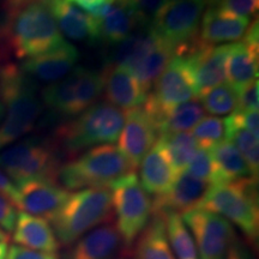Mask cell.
Listing matches in <instances>:
<instances>
[{
  "label": "cell",
  "instance_id": "cell-1",
  "mask_svg": "<svg viewBox=\"0 0 259 259\" xmlns=\"http://www.w3.org/2000/svg\"><path fill=\"white\" fill-rule=\"evenodd\" d=\"M65 40L48 3H32L9 16L0 29V65L53 50Z\"/></svg>",
  "mask_w": 259,
  "mask_h": 259
},
{
  "label": "cell",
  "instance_id": "cell-2",
  "mask_svg": "<svg viewBox=\"0 0 259 259\" xmlns=\"http://www.w3.org/2000/svg\"><path fill=\"white\" fill-rule=\"evenodd\" d=\"M0 101L4 120L0 122V151L34 130L44 111L36 83L29 79L14 63L0 65Z\"/></svg>",
  "mask_w": 259,
  "mask_h": 259
},
{
  "label": "cell",
  "instance_id": "cell-3",
  "mask_svg": "<svg viewBox=\"0 0 259 259\" xmlns=\"http://www.w3.org/2000/svg\"><path fill=\"white\" fill-rule=\"evenodd\" d=\"M124 121L125 112L122 109L108 102H97L76 119L58 126L52 139L63 156L73 158L80 151L114 143Z\"/></svg>",
  "mask_w": 259,
  "mask_h": 259
},
{
  "label": "cell",
  "instance_id": "cell-4",
  "mask_svg": "<svg viewBox=\"0 0 259 259\" xmlns=\"http://www.w3.org/2000/svg\"><path fill=\"white\" fill-rule=\"evenodd\" d=\"M134 170L120 149L113 144H102L63 162L57 183L67 191L111 186Z\"/></svg>",
  "mask_w": 259,
  "mask_h": 259
},
{
  "label": "cell",
  "instance_id": "cell-5",
  "mask_svg": "<svg viewBox=\"0 0 259 259\" xmlns=\"http://www.w3.org/2000/svg\"><path fill=\"white\" fill-rule=\"evenodd\" d=\"M197 208L219 213L238 227L252 246L259 238V200L257 179L210 185Z\"/></svg>",
  "mask_w": 259,
  "mask_h": 259
},
{
  "label": "cell",
  "instance_id": "cell-6",
  "mask_svg": "<svg viewBox=\"0 0 259 259\" xmlns=\"http://www.w3.org/2000/svg\"><path fill=\"white\" fill-rule=\"evenodd\" d=\"M113 216L109 186L89 187L72 193L52 220L60 246H70L96 227L109 222Z\"/></svg>",
  "mask_w": 259,
  "mask_h": 259
},
{
  "label": "cell",
  "instance_id": "cell-7",
  "mask_svg": "<svg viewBox=\"0 0 259 259\" xmlns=\"http://www.w3.org/2000/svg\"><path fill=\"white\" fill-rule=\"evenodd\" d=\"M63 154L52 138L27 137L0 151V170L16 184L27 180L57 183Z\"/></svg>",
  "mask_w": 259,
  "mask_h": 259
},
{
  "label": "cell",
  "instance_id": "cell-8",
  "mask_svg": "<svg viewBox=\"0 0 259 259\" xmlns=\"http://www.w3.org/2000/svg\"><path fill=\"white\" fill-rule=\"evenodd\" d=\"M102 92V73L79 66L65 78L47 85L40 97L44 107L54 115L70 118L95 105Z\"/></svg>",
  "mask_w": 259,
  "mask_h": 259
},
{
  "label": "cell",
  "instance_id": "cell-9",
  "mask_svg": "<svg viewBox=\"0 0 259 259\" xmlns=\"http://www.w3.org/2000/svg\"><path fill=\"white\" fill-rule=\"evenodd\" d=\"M109 189L112 208L116 216V229L125 247H130L150 221L153 202L135 173L114 181Z\"/></svg>",
  "mask_w": 259,
  "mask_h": 259
},
{
  "label": "cell",
  "instance_id": "cell-10",
  "mask_svg": "<svg viewBox=\"0 0 259 259\" xmlns=\"http://www.w3.org/2000/svg\"><path fill=\"white\" fill-rule=\"evenodd\" d=\"M153 87L154 90L148 94L142 107L151 116L157 131L162 118L168 111L198 95L189 63L179 56L171 57Z\"/></svg>",
  "mask_w": 259,
  "mask_h": 259
},
{
  "label": "cell",
  "instance_id": "cell-11",
  "mask_svg": "<svg viewBox=\"0 0 259 259\" xmlns=\"http://www.w3.org/2000/svg\"><path fill=\"white\" fill-rule=\"evenodd\" d=\"M204 8L197 0H167L154 16L151 27L174 53L184 51L198 38Z\"/></svg>",
  "mask_w": 259,
  "mask_h": 259
},
{
  "label": "cell",
  "instance_id": "cell-12",
  "mask_svg": "<svg viewBox=\"0 0 259 259\" xmlns=\"http://www.w3.org/2000/svg\"><path fill=\"white\" fill-rule=\"evenodd\" d=\"M181 219L192 235L199 259H226L229 246L236 238L231 222L202 208L183 213Z\"/></svg>",
  "mask_w": 259,
  "mask_h": 259
},
{
  "label": "cell",
  "instance_id": "cell-13",
  "mask_svg": "<svg viewBox=\"0 0 259 259\" xmlns=\"http://www.w3.org/2000/svg\"><path fill=\"white\" fill-rule=\"evenodd\" d=\"M16 187V206L24 212L51 222L71 196L69 191L50 180H27L17 184Z\"/></svg>",
  "mask_w": 259,
  "mask_h": 259
},
{
  "label": "cell",
  "instance_id": "cell-14",
  "mask_svg": "<svg viewBox=\"0 0 259 259\" xmlns=\"http://www.w3.org/2000/svg\"><path fill=\"white\" fill-rule=\"evenodd\" d=\"M97 41L118 45L136 29L150 21L134 0H113L96 16Z\"/></svg>",
  "mask_w": 259,
  "mask_h": 259
},
{
  "label": "cell",
  "instance_id": "cell-15",
  "mask_svg": "<svg viewBox=\"0 0 259 259\" xmlns=\"http://www.w3.org/2000/svg\"><path fill=\"white\" fill-rule=\"evenodd\" d=\"M79 59V52L64 41L53 50L22 61L19 70L34 83L53 84L65 78Z\"/></svg>",
  "mask_w": 259,
  "mask_h": 259
},
{
  "label": "cell",
  "instance_id": "cell-16",
  "mask_svg": "<svg viewBox=\"0 0 259 259\" xmlns=\"http://www.w3.org/2000/svg\"><path fill=\"white\" fill-rule=\"evenodd\" d=\"M157 139L158 131L156 125L143 107H138L125 113V121L120 132L118 148L135 169Z\"/></svg>",
  "mask_w": 259,
  "mask_h": 259
},
{
  "label": "cell",
  "instance_id": "cell-17",
  "mask_svg": "<svg viewBox=\"0 0 259 259\" xmlns=\"http://www.w3.org/2000/svg\"><path fill=\"white\" fill-rule=\"evenodd\" d=\"M209 186L208 181L197 179L186 170L180 171L174 184L166 193L155 196L153 200V215H183L197 208L205 196Z\"/></svg>",
  "mask_w": 259,
  "mask_h": 259
},
{
  "label": "cell",
  "instance_id": "cell-18",
  "mask_svg": "<svg viewBox=\"0 0 259 259\" xmlns=\"http://www.w3.org/2000/svg\"><path fill=\"white\" fill-rule=\"evenodd\" d=\"M231 45L206 46L199 48L185 57L192 73L198 95L213 87L220 85L226 78V66Z\"/></svg>",
  "mask_w": 259,
  "mask_h": 259
},
{
  "label": "cell",
  "instance_id": "cell-19",
  "mask_svg": "<svg viewBox=\"0 0 259 259\" xmlns=\"http://www.w3.org/2000/svg\"><path fill=\"white\" fill-rule=\"evenodd\" d=\"M103 94L111 105L122 111H131L143 106L148 92L127 69L118 65L107 64L103 70Z\"/></svg>",
  "mask_w": 259,
  "mask_h": 259
},
{
  "label": "cell",
  "instance_id": "cell-20",
  "mask_svg": "<svg viewBox=\"0 0 259 259\" xmlns=\"http://www.w3.org/2000/svg\"><path fill=\"white\" fill-rule=\"evenodd\" d=\"M121 236L111 221L96 227L74 241L63 259H114L120 252Z\"/></svg>",
  "mask_w": 259,
  "mask_h": 259
},
{
  "label": "cell",
  "instance_id": "cell-21",
  "mask_svg": "<svg viewBox=\"0 0 259 259\" xmlns=\"http://www.w3.org/2000/svg\"><path fill=\"white\" fill-rule=\"evenodd\" d=\"M139 168L141 185L148 193L154 196L166 193L178 177L169 154L160 138L145 154Z\"/></svg>",
  "mask_w": 259,
  "mask_h": 259
},
{
  "label": "cell",
  "instance_id": "cell-22",
  "mask_svg": "<svg viewBox=\"0 0 259 259\" xmlns=\"http://www.w3.org/2000/svg\"><path fill=\"white\" fill-rule=\"evenodd\" d=\"M60 32L67 38L79 42H97L95 17L71 4L67 0H51L48 3Z\"/></svg>",
  "mask_w": 259,
  "mask_h": 259
},
{
  "label": "cell",
  "instance_id": "cell-23",
  "mask_svg": "<svg viewBox=\"0 0 259 259\" xmlns=\"http://www.w3.org/2000/svg\"><path fill=\"white\" fill-rule=\"evenodd\" d=\"M251 18L234 17L210 8L200 21L198 38L206 46L240 40L250 27Z\"/></svg>",
  "mask_w": 259,
  "mask_h": 259
},
{
  "label": "cell",
  "instance_id": "cell-24",
  "mask_svg": "<svg viewBox=\"0 0 259 259\" xmlns=\"http://www.w3.org/2000/svg\"><path fill=\"white\" fill-rule=\"evenodd\" d=\"M12 240L15 245L50 253H57L60 247L50 222L24 211L18 212Z\"/></svg>",
  "mask_w": 259,
  "mask_h": 259
},
{
  "label": "cell",
  "instance_id": "cell-25",
  "mask_svg": "<svg viewBox=\"0 0 259 259\" xmlns=\"http://www.w3.org/2000/svg\"><path fill=\"white\" fill-rule=\"evenodd\" d=\"M160 41L161 38L154 31L151 22L149 21L116 45L109 64L118 65L131 71Z\"/></svg>",
  "mask_w": 259,
  "mask_h": 259
},
{
  "label": "cell",
  "instance_id": "cell-26",
  "mask_svg": "<svg viewBox=\"0 0 259 259\" xmlns=\"http://www.w3.org/2000/svg\"><path fill=\"white\" fill-rule=\"evenodd\" d=\"M212 158V178L210 185L231 183V181L252 178L242 155L232 142L223 141L210 148Z\"/></svg>",
  "mask_w": 259,
  "mask_h": 259
},
{
  "label": "cell",
  "instance_id": "cell-27",
  "mask_svg": "<svg viewBox=\"0 0 259 259\" xmlns=\"http://www.w3.org/2000/svg\"><path fill=\"white\" fill-rule=\"evenodd\" d=\"M226 76L228 84L239 92L246 84L257 80L258 50L246 42L231 44L227 59Z\"/></svg>",
  "mask_w": 259,
  "mask_h": 259
},
{
  "label": "cell",
  "instance_id": "cell-28",
  "mask_svg": "<svg viewBox=\"0 0 259 259\" xmlns=\"http://www.w3.org/2000/svg\"><path fill=\"white\" fill-rule=\"evenodd\" d=\"M137 259H176L168 241L166 223L162 216L153 215L139 235Z\"/></svg>",
  "mask_w": 259,
  "mask_h": 259
},
{
  "label": "cell",
  "instance_id": "cell-29",
  "mask_svg": "<svg viewBox=\"0 0 259 259\" xmlns=\"http://www.w3.org/2000/svg\"><path fill=\"white\" fill-rule=\"evenodd\" d=\"M173 56V47L161 40L130 72L134 74L148 93H150L154 83L166 69Z\"/></svg>",
  "mask_w": 259,
  "mask_h": 259
},
{
  "label": "cell",
  "instance_id": "cell-30",
  "mask_svg": "<svg viewBox=\"0 0 259 259\" xmlns=\"http://www.w3.org/2000/svg\"><path fill=\"white\" fill-rule=\"evenodd\" d=\"M202 103L196 100L181 103L163 115L158 126V137L171 132H186L193 128L204 118Z\"/></svg>",
  "mask_w": 259,
  "mask_h": 259
},
{
  "label": "cell",
  "instance_id": "cell-31",
  "mask_svg": "<svg viewBox=\"0 0 259 259\" xmlns=\"http://www.w3.org/2000/svg\"><path fill=\"white\" fill-rule=\"evenodd\" d=\"M226 137H228L242 155L252 178L258 180L259 173V147L258 137L252 135L248 130L242 127L231 115L225 120Z\"/></svg>",
  "mask_w": 259,
  "mask_h": 259
},
{
  "label": "cell",
  "instance_id": "cell-32",
  "mask_svg": "<svg viewBox=\"0 0 259 259\" xmlns=\"http://www.w3.org/2000/svg\"><path fill=\"white\" fill-rule=\"evenodd\" d=\"M162 218L166 223L168 241L176 259H199L192 235L181 219V215L168 213Z\"/></svg>",
  "mask_w": 259,
  "mask_h": 259
},
{
  "label": "cell",
  "instance_id": "cell-33",
  "mask_svg": "<svg viewBox=\"0 0 259 259\" xmlns=\"http://www.w3.org/2000/svg\"><path fill=\"white\" fill-rule=\"evenodd\" d=\"M158 138L161 139L164 148L167 149L178 174L185 170L187 164L190 163V161L192 160L198 150V144L192 134L171 132V134L162 135Z\"/></svg>",
  "mask_w": 259,
  "mask_h": 259
},
{
  "label": "cell",
  "instance_id": "cell-34",
  "mask_svg": "<svg viewBox=\"0 0 259 259\" xmlns=\"http://www.w3.org/2000/svg\"><path fill=\"white\" fill-rule=\"evenodd\" d=\"M238 92L229 84H220L202 94L204 111L213 115H225L235 112L238 107Z\"/></svg>",
  "mask_w": 259,
  "mask_h": 259
},
{
  "label": "cell",
  "instance_id": "cell-35",
  "mask_svg": "<svg viewBox=\"0 0 259 259\" xmlns=\"http://www.w3.org/2000/svg\"><path fill=\"white\" fill-rule=\"evenodd\" d=\"M192 136L199 148L210 149L213 145L221 143L226 138V124L223 119L216 116L203 118L193 127Z\"/></svg>",
  "mask_w": 259,
  "mask_h": 259
},
{
  "label": "cell",
  "instance_id": "cell-36",
  "mask_svg": "<svg viewBox=\"0 0 259 259\" xmlns=\"http://www.w3.org/2000/svg\"><path fill=\"white\" fill-rule=\"evenodd\" d=\"M210 8L234 17H247L257 14L259 0H212Z\"/></svg>",
  "mask_w": 259,
  "mask_h": 259
},
{
  "label": "cell",
  "instance_id": "cell-37",
  "mask_svg": "<svg viewBox=\"0 0 259 259\" xmlns=\"http://www.w3.org/2000/svg\"><path fill=\"white\" fill-rule=\"evenodd\" d=\"M187 173L191 176L197 178V179L208 181L210 184L212 178V158L210 154V149L198 148L196 155H194L190 163L185 168Z\"/></svg>",
  "mask_w": 259,
  "mask_h": 259
},
{
  "label": "cell",
  "instance_id": "cell-38",
  "mask_svg": "<svg viewBox=\"0 0 259 259\" xmlns=\"http://www.w3.org/2000/svg\"><path fill=\"white\" fill-rule=\"evenodd\" d=\"M258 80L246 84L238 92V107L235 111H258Z\"/></svg>",
  "mask_w": 259,
  "mask_h": 259
},
{
  "label": "cell",
  "instance_id": "cell-39",
  "mask_svg": "<svg viewBox=\"0 0 259 259\" xmlns=\"http://www.w3.org/2000/svg\"><path fill=\"white\" fill-rule=\"evenodd\" d=\"M17 216V206L8 197L0 193V228L8 234L14 232Z\"/></svg>",
  "mask_w": 259,
  "mask_h": 259
},
{
  "label": "cell",
  "instance_id": "cell-40",
  "mask_svg": "<svg viewBox=\"0 0 259 259\" xmlns=\"http://www.w3.org/2000/svg\"><path fill=\"white\" fill-rule=\"evenodd\" d=\"M6 259H60L58 253H50L31 250V248L23 247V246L11 245L8 247V255Z\"/></svg>",
  "mask_w": 259,
  "mask_h": 259
},
{
  "label": "cell",
  "instance_id": "cell-41",
  "mask_svg": "<svg viewBox=\"0 0 259 259\" xmlns=\"http://www.w3.org/2000/svg\"><path fill=\"white\" fill-rule=\"evenodd\" d=\"M234 120L238 122L239 125H241L242 127L251 132L252 135H254L255 137L259 136V114L258 111H250V112H240L235 111L232 114Z\"/></svg>",
  "mask_w": 259,
  "mask_h": 259
},
{
  "label": "cell",
  "instance_id": "cell-42",
  "mask_svg": "<svg viewBox=\"0 0 259 259\" xmlns=\"http://www.w3.org/2000/svg\"><path fill=\"white\" fill-rule=\"evenodd\" d=\"M67 2L72 3L77 8L83 9L84 11H87V14L92 15L93 17H96L102 11V9L113 0H67Z\"/></svg>",
  "mask_w": 259,
  "mask_h": 259
},
{
  "label": "cell",
  "instance_id": "cell-43",
  "mask_svg": "<svg viewBox=\"0 0 259 259\" xmlns=\"http://www.w3.org/2000/svg\"><path fill=\"white\" fill-rule=\"evenodd\" d=\"M226 259H253L252 258L251 252L245 247L240 240L234 239L229 246L228 252H227Z\"/></svg>",
  "mask_w": 259,
  "mask_h": 259
},
{
  "label": "cell",
  "instance_id": "cell-44",
  "mask_svg": "<svg viewBox=\"0 0 259 259\" xmlns=\"http://www.w3.org/2000/svg\"><path fill=\"white\" fill-rule=\"evenodd\" d=\"M167 0H134V3L137 5V8L141 10L143 14L149 17H154L157 14V11L164 5Z\"/></svg>",
  "mask_w": 259,
  "mask_h": 259
},
{
  "label": "cell",
  "instance_id": "cell-45",
  "mask_svg": "<svg viewBox=\"0 0 259 259\" xmlns=\"http://www.w3.org/2000/svg\"><path fill=\"white\" fill-rule=\"evenodd\" d=\"M51 0H0V8H2L8 15L14 14L18 9L23 8L25 5L32 4V3H50Z\"/></svg>",
  "mask_w": 259,
  "mask_h": 259
},
{
  "label": "cell",
  "instance_id": "cell-46",
  "mask_svg": "<svg viewBox=\"0 0 259 259\" xmlns=\"http://www.w3.org/2000/svg\"><path fill=\"white\" fill-rule=\"evenodd\" d=\"M8 255V242L0 241V259H6Z\"/></svg>",
  "mask_w": 259,
  "mask_h": 259
},
{
  "label": "cell",
  "instance_id": "cell-47",
  "mask_svg": "<svg viewBox=\"0 0 259 259\" xmlns=\"http://www.w3.org/2000/svg\"><path fill=\"white\" fill-rule=\"evenodd\" d=\"M9 239H10V235L8 234V233L4 232L2 228H0V241H2V242H8Z\"/></svg>",
  "mask_w": 259,
  "mask_h": 259
},
{
  "label": "cell",
  "instance_id": "cell-48",
  "mask_svg": "<svg viewBox=\"0 0 259 259\" xmlns=\"http://www.w3.org/2000/svg\"><path fill=\"white\" fill-rule=\"evenodd\" d=\"M4 112H5L4 105H3V102L0 101V122H2V119L4 118Z\"/></svg>",
  "mask_w": 259,
  "mask_h": 259
},
{
  "label": "cell",
  "instance_id": "cell-49",
  "mask_svg": "<svg viewBox=\"0 0 259 259\" xmlns=\"http://www.w3.org/2000/svg\"><path fill=\"white\" fill-rule=\"evenodd\" d=\"M197 2L202 3L203 5H206V4L210 5V4H211V3H212V0H197Z\"/></svg>",
  "mask_w": 259,
  "mask_h": 259
},
{
  "label": "cell",
  "instance_id": "cell-50",
  "mask_svg": "<svg viewBox=\"0 0 259 259\" xmlns=\"http://www.w3.org/2000/svg\"><path fill=\"white\" fill-rule=\"evenodd\" d=\"M121 259H132V258H130V257H126V258H121Z\"/></svg>",
  "mask_w": 259,
  "mask_h": 259
}]
</instances>
